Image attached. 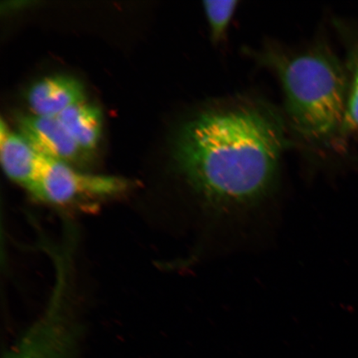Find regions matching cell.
I'll return each mask as SVG.
<instances>
[{"label": "cell", "instance_id": "obj_1", "mask_svg": "<svg viewBox=\"0 0 358 358\" xmlns=\"http://www.w3.org/2000/svg\"><path fill=\"white\" fill-rule=\"evenodd\" d=\"M285 140L274 113L246 102L209 107L183 124L174 160L206 221L238 222L264 207L278 180Z\"/></svg>", "mask_w": 358, "mask_h": 358}, {"label": "cell", "instance_id": "obj_2", "mask_svg": "<svg viewBox=\"0 0 358 358\" xmlns=\"http://www.w3.org/2000/svg\"><path fill=\"white\" fill-rule=\"evenodd\" d=\"M285 95L294 131L310 141H323L345 118L347 83L342 66L324 48L271 60Z\"/></svg>", "mask_w": 358, "mask_h": 358}, {"label": "cell", "instance_id": "obj_3", "mask_svg": "<svg viewBox=\"0 0 358 358\" xmlns=\"http://www.w3.org/2000/svg\"><path fill=\"white\" fill-rule=\"evenodd\" d=\"M73 271L55 268V280L47 306L26 331L8 358H71L80 336L73 306Z\"/></svg>", "mask_w": 358, "mask_h": 358}, {"label": "cell", "instance_id": "obj_4", "mask_svg": "<svg viewBox=\"0 0 358 358\" xmlns=\"http://www.w3.org/2000/svg\"><path fill=\"white\" fill-rule=\"evenodd\" d=\"M131 186L124 178L82 172L43 157L37 177L27 192L34 199L55 207L83 208L122 195Z\"/></svg>", "mask_w": 358, "mask_h": 358}, {"label": "cell", "instance_id": "obj_5", "mask_svg": "<svg viewBox=\"0 0 358 358\" xmlns=\"http://www.w3.org/2000/svg\"><path fill=\"white\" fill-rule=\"evenodd\" d=\"M19 134L45 158L60 161L71 166L87 160L88 155L80 149L57 117L33 114L17 118Z\"/></svg>", "mask_w": 358, "mask_h": 358}, {"label": "cell", "instance_id": "obj_6", "mask_svg": "<svg viewBox=\"0 0 358 358\" xmlns=\"http://www.w3.org/2000/svg\"><path fill=\"white\" fill-rule=\"evenodd\" d=\"M86 101L82 83L69 75H52L37 80L27 92L33 115L57 117L69 107Z\"/></svg>", "mask_w": 358, "mask_h": 358}, {"label": "cell", "instance_id": "obj_7", "mask_svg": "<svg viewBox=\"0 0 358 358\" xmlns=\"http://www.w3.org/2000/svg\"><path fill=\"white\" fill-rule=\"evenodd\" d=\"M38 154L19 133L0 122V163L6 176L26 191L33 185L43 163Z\"/></svg>", "mask_w": 358, "mask_h": 358}, {"label": "cell", "instance_id": "obj_8", "mask_svg": "<svg viewBox=\"0 0 358 358\" xmlns=\"http://www.w3.org/2000/svg\"><path fill=\"white\" fill-rule=\"evenodd\" d=\"M57 118L84 153L89 155L96 149L101 136L103 122L97 106L87 101L79 103Z\"/></svg>", "mask_w": 358, "mask_h": 358}, {"label": "cell", "instance_id": "obj_9", "mask_svg": "<svg viewBox=\"0 0 358 358\" xmlns=\"http://www.w3.org/2000/svg\"><path fill=\"white\" fill-rule=\"evenodd\" d=\"M237 1H206L204 8L214 41H220L227 32Z\"/></svg>", "mask_w": 358, "mask_h": 358}, {"label": "cell", "instance_id": "obj_10", "mask_svg": "<svg viewBox=\"0 0 358 358\" xmlns=\"http://www.w3.org/2000/svg\"><path fill=\"white\" fill-rule=\"evenodd\" d=\"M343 131H358V57L356 61L350 92H349Z\"/></svg>", "mask_w": 358, "mask_h": 358}]
</instances>
